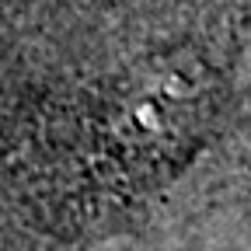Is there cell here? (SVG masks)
Here are the masks:
<instances>
[{
  "label": "cell",
  "mask_w": 251,
  "mask_h": 251,
  "mask_svg": "<svg viewBox=\"0 0 251 251\" xmlns=\"http://www.w3.org/2000/svg\"><path fill=\"white\" fill-rule=\"evenodd\" d=\"M251 0H0V251H248Z\"/></svg>",
  "instance_id": "6da1fadb"
}]
</instances>
